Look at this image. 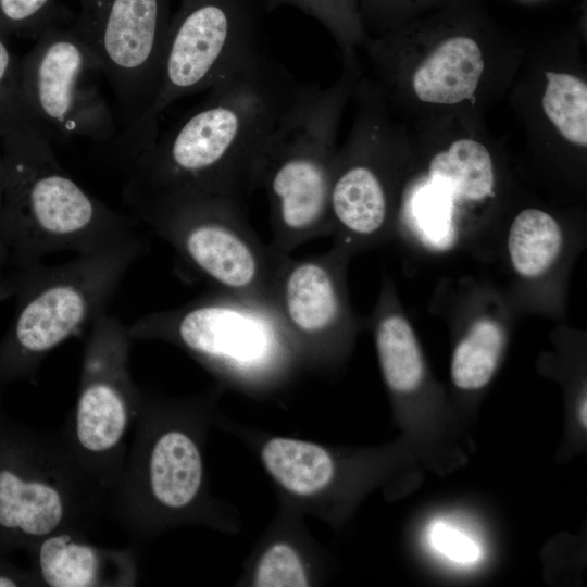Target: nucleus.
Segmentation results:
<instances>
[{
	"label": "nucleus",
	"instance_id": "obj_14",
	"mask_svg": "<svg viewBox=\"0 0 587 587\" xmlns=\"http://www.w3.org/2000/svg\"><path fill=\"white\" fill-rule=\"evenodd\" d=\"M32 548L39 586L128 587L137 583L134 548L100 547L76 530L52 534Z\"/></svg>",
	"mask_w": 587,
	"mask_h": 587
},
{
	"label": "nucleus",
	"instance_id": "obj_4",
	"mask_svg": "<svg viewBox=\"0 0 587 587\" xmlns=\"http://www.w3.org/2000/svg\"><path fill=\"white\" fill-rule=\"evenodd\" d=\"M342 87L300 85L272 130L254 177L270 202V247L289 255L299 245L330 233L329 191L334 137Z\"/></svg>",
	"mask_w": 587,
	"mask_h": 587
},
{
	"label": "nucleus",
	"instance_id": "obj_22",
	"mask_svg": "<svg viewBox=\"0 0 587 587\" xmlns=\"http://www.w3.org/2000/svg\"><path fill=\"white\" fill-rule=\"evenodd\" d=\"M453 201L444 187L430 179L414 189L408 199L409 224L426 246L445 250L453 243Z\"/></svg>",
	"mask_w": 587,
	"mask_h": 587
},
{
	"label": "nucleus",
	"instance_id": "obj_8",
	"mask_svg": "<svg viewBox=\"0 0 587 587\" xmlns=\"http://www.w3.org/2000/svg\"><path fill=\"white\" fill-rule=\"evenodd\" d=\"M110 513V496L82 466L62 433L26 434L0 449V533L30 546L86 530Z\"/></svg>",
	"mask_w": 587,
	"mask_h": 587
},
{
	"label": "nucleus",
	"instance_id": "obj_2",
	"mask_svg": "<svg viewBox=\"0 0 587 587\" xmlns=\"http://www.w3.org/2000/svg\"><path fill=\"white\" fill-rule=\"evenodd\" d=\"M123 195L137 218L198 276L216 289L274 304L277 274L287 255L260 241L241 200L184 185L126 183Z\"/></svg>",
	"mask_w": 587,
	"mask_h": 587
},
{
	"label": "nucleus",
	"instance_id": "obj_6",
	"mask_svg": "<svg viewBox=\"0 0 587 587\" xmlns=\"http://www.w3.org/2000/svg\"><path fill=\"white\" fill-rule=\"evenodd\" d=\"M128 326L134 340H164L247 384L278 377L298 351L274 304L217 289Z\"/></svg>",
	"mask_w": 587,
	"mask_h": 587
},
{
	"label": "nucleus",
	"instance_id": "obj_5",
	"mask_svg": "<svg viewBox=\"0 0 587 587\" xmlns=\"http://www.w3.org/2000/svg\"><path fill=\"white\" fill-rule=\"evenodd\" d=\"M71 28L96 57L118 114V154L130 164L159 135L158 93L174 0H77Z\"/></svg>",
	"mask_w": 587,
	"mask_h": 587
},
{
	"label": "nucleus",
	"instance_id": "obj_25",
	"mask_svg": "<svg viewBox=\"0 0 587 587\" xmlns=\"http://www.w3.org/2000/svg\"><path fill=\"white\" fill-rule=\"evenodd\" d=\"M253 585L305 587L310 585V580L298 551L291 545L279 541L262 553L254 570Z\"/></svg>",
	"mask_w": 587,
	"mask_h": 587
},
{
	"label": "nucleus",
	"instance_id": "obj_16",
	"mask_svg": "<svg viewBox=\"0 0 587 587\" xmlns=\"http://www.w3.org/2000/svg\"><path fill=\"white\" fill-rule=\"evenodd\" d=\"M478 45L458 36L439 43L414 72L412 86L424 102L454 104L471 99L484 71Z\"/></svg>",
	"mask_w": 587,
	"mask_h": 587
},
{
	"label": "nucleus",
	"instance_id": "obj_23",
	"mask_svg": "<svg viewBox=\"0 0 587 587\" xmlns=\"http://www.w3.org/2000/svg\"><path fill=\"white\" fill-rule=\"evenodd\" d=\"M541 100L547 117L570 142L587 145V85L576 76L547 72Z\"/></svg>",
	"mask_w": 587,
	"mask_h": 587
},
{
	"label": "nucleus",
	"instance_id": "obj_20",
	"mask_svg": "<svg viewBox=\"0 0 587 587\" xmlns=\"http://www.w3.org/2000/svg\"><path fill=\"white\" fill-rule=\"evenodd\" d=\"M375 341L389 388L397 392L415 389L423 375V362L415 335L407 320L397 313L382 315L375 327Z\"/></svg>",
	"mask_w": 587,
	"mask_h": 587
},
{
	"label": "nucleus",
	"instance_id": "obj_1",
	"mask_svg": "<svg viewBox=\"0 0 587 587\" xmlns=\"http://www.w3.org/2000/svg\"><path fill=\"white\" fill-rule=\"evenodd\" d=\"M299 84L266 53L207 98L130 164L128 183L184 185L241 200L255 189L263 148Z\"/></svg>",
	"mask_w": 587,
	"mask_h": 587
},
{
	"label": "nucleus",
	"instance_id": "obj_15",
	"mask_svg": "<svg viewBox=\"0 0 587 587\" xmlns=\"http://www.w3.org/2000/svg\"><path fill=\"white\" fill-rule=\"evenodd\" d=\"M330 233L341 241L370 237L382 230L388 215V198L375 167L349 157H335L329 191Z\"/></svg>",
	"mask_w": 587,
	"mask_h": 587
},
{
	"label": "nucleus",
	"instance_id": "obj_7",
	"mask_svg": "<svg viewBox=\"0 0 587 587\" xmlns=\"http://www.w3.org/2000/svg\"><path fill=\"white\" fill-rule=\"evenodd\" d=\"M184 415L142 392L134 440L110 498V513L135 541L188 516L201 499L199 432Z\"/></svg>",
	"mask_w": 587,
	"mask_h": 587
},
{
	"label": "nucleus",
	"instance_id": "obj_30",
	"mask_svg": "<svg viewBox=\"0 0 587 587\" xmlns=\"http://www.w3.org/2000/svg\"><path fill=\"white\" fill-rule=\"evenodd\" d=\"M580 420L584 426H586V401L584 400L580 408Z\"/></svg>",
	"mask_w": 587,
	"mask_h": 587
},
{
	"label": "nucleus",
	"instance_id": "obj_24",
	"mask_svg": "<svg viewBox=\"0 0 587 587\" xmlns=\"http://www.w3.org/2000/svg\"><path fill=\"white\" fill-rule=\"evenodd\" d=\"M16 129L36 130L21 93L20 61L0 32V138Z\"/></svg>",
	"mask_w": 587,
	"mask_h": 587
},
{
	"label": "nucleus",
	"instance_id": "obj_9",
	"mask_svg": "<svg viewBox=\"0 0 587 587\" xmlns=\"http://www.w3.org/2000/svg\"><path fill=\"white\" fill-rule=\"evenodd\" d=\"M128 326L109 313L90 327L85 341L78 395L61 430L89 476L110 496L126 459V435L142 391L133 382Z\"/></svg>",
	"mask_w": 587,
	"mask_h": 587
},
{
	"label": "nucleus",
	"instance_id": "obj_21",
	"mask_svg": "<svg viewBox=\"0 0 587 587\" xmlns=\"http://www.w3.org/2000/svg\"><path fill=\"white\" fill-rule=\"evenodd\" d=\"M504 345L500 325L490 319L476 321L457 346L451 361V378L463 389L485 386L494 375Z\"/></svg>",
	"mask_w": 587,
	"mask_h": 587
},
{
	"label": "nucleus",
	"instance_id": "obj_28",
	"mask_svg": "<svg viewBox=\"0 0 587 587\" xmlns=\"http://www.w3.org/2000/svg\"><path fill=\"white\" fill-rule=\"evenodd\" d=\"M428 538L434 549L457 563L470 564L480 558L478 544L464 532L444 521L432 524Z\"/></svg>",
	"mask_w": 587,
	"mask_h": 587
},
{
	"label": "nucleus",
	"instance_id": "obj_19",
	"mask_svg": "<svg viewBox=\"0 0 587 587\" xmlns=\"http://www.w3.org/2000/svg\"><path fill=\"white\" fill-rule=\"evenodd\" d=\"M562 246L559 224L538 209L522 211L512 222L508 249L515 271L528 278L544 274L555 261Z\"/></svg>",
	"mask_w": 587,
	"mask_h": 587
},
{
	"label": "nucleus",
	"instance_id": "obj_12",
	"mask_svg": "<svg viewBox=\"0 0 587 587\" xmlns=\"http://www.w3.org/2000/svg\"><path fill=\"white\" fill-rule=\"evenodd\" d=\"M100 76L99 62L71 27H46L20 61L21 93L36 130L50 142L84 137L110 143L117 138Z\"/></svg>",
	"mask_w": 587,
	"mask_h": 587
},
{
	"label": "nucleus",
	"instance_id": "obj_11",
	"mask_svg": "<svg viewBox=\"0 0 587 587\" xmlns=\"http://www.w3.org/2000/svg\"><path fill=\"white\" fill-rule=\"evenodd\" d=\"M267 13V0H180L168 27L153 118L259 60Z\"/></svg>",
	"mask_w": 587,
	"mask_h": 587
},
{
	"label": "nucleus",
	"instance_id": "obj_10",
	"mask_svg": "<svg viewBox=\"0 0 587 587\" xmlns=\"http://www.w3.org/2000/svg\"><path fill=\"white\" fill-rule=\"evenodd\" d=\"M145 246L138 234L29 272L32 288L16 317L12 344L20 366L36 367L53 349L107 312Z\"/></svg>",
	"mask_w": 587,
	"mask_h": 587
},
{
	"label": "nucleus",
	"instance_id": "obj_3",
	"mask_svg": "<svg viewBox=\"0 0 587 587\" xmlns=\"http://www.w3.org/2000/svg\"><path fill=\"white\" fill-rule=\"evenodd\" d=\"M1 145L2 225L11 230L28 272L42 264L45 255L85 253L137 234L136 221L86 191L36 130L16 129Z\"/></svg>",
	"mask_w": 587,
	"mask_h": 587
},
{
	"label": "nucleus",
	"instance_id": "obj_17",
	"mask_svg": "<svg viewBox=\"0 0 587 587\" xmlns=\"http://www.w3.org/2000/svg\"><path fill=\"white\" fill-rule=\"evenodd\" d=\"M260 457L268 475L287 492L299 497L321 494L335 473L329 452L307 440L273 437L262 446Z\"/></svg>",
	"mask_w": 587,
	"mask_h": 587
},
{
	"label": "nucleus",
	"instance_id": "obj_29",
	"mask_svg": "<svg viewBox=\"0 0 587 587\" xmlns=\"http://www.w3.org/2000/svg\"><path fill=\"white\" fill-rule=\"evenodd\" d=\"M3 203H4V168L2 157V145L0 138V220L3 217Z\"/></svg>",
	"mask_w": 587,
	"mask_h": 587
},
{
	"label": "nucleus",
	"instance_id": "obj_13",
	"mask_svg": "<svg viewBox=\"0 0 587 587\" xmlns=\"http://www.w3.org/2000/svg\"><path fill=\"white\" fill-rule=\"evenodd\" d=\"M339 259V247L309 259L287 255L275 283L274 304L297 350L317 359L347 322Z\"/></svg>",
	"mask_w": 587,
	"mask_h": 587
},
{
	"label": "nucleus",
	"instance_id": "obj_18",
	"mask_svg": "<svg viewBox=\"0 0 587 587\" xmlns=\"http://www.w3.org/2000/svg\"><path fill=\"white\" fill-rule=\"evenodd\" d=\"M429 179L454 200L479 201L492 193L495 175L488 150L473 139H459L429 163Z\"/></svg>",
	"mask_w": 587,
	"mask_h": 587
},
{
	"label": "nucleus",
	"instance_id": "obj_26",
	"mask_svg": "<svg viewBox=\"0 0 587 587\" xmlns=\"http://www.w3.org/2000/svg\"><path fill=\"white\" fill-rule=\"evenodd\" d=\"M55 0H0V32L34 33L37 36L57 23Z\"/></svg>",
	"mask_w": 587,
	"mask_h": 587
},
{
	"label": "nucleus",
	"instance_id": "obj_27",
	"mask_svg": "<svg viewBox=\"0 0 587 587\" xmlns=\"http://www.w3.org/2000/svg\"><path fill=\"white\" fill-rule=\"evenodd\" d=\"M351 0H267L268 11L280 7H292L316 20L338 39L350 34Z\"/></svg>",
	"mask_w": 587,
	"mask_h": 587
}]
</instances>
